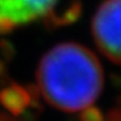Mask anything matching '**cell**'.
<instances>
[{
    "label": "cell",
    "instance_id": "obj_1",
    "mask_svg": "<svg viewBox=\"0 0 121 121\" xmlns=\"http://www.w3.org/2000/svg\"><path fill=\"white\" fill-rule=\"evenodd\" d=\"M37 85L50 106L65 112L90 107L103 89V70L95 54L77 43H62L44 54Z\"/></svg>",
    "mask_w": 121,
    "mask_h": 121
},
{
    "label": "cell",
    "instance_id": "obj_2",
    "mask_svg": "<svg viewBox=\"0 0 121 121\" xmlns=\"http://www.w3.org/2000/svg\"><path fill=\"white\" fill-rule=\"evenodd\" d=\"M91 34L102 54L121 66V0H103L91 21Z\"/></svg>",
    "mask_w": 121,
    "mask_h": 121
},
{
    "label": "cell",
    "instance_id": "obj_3",
    "mask_svg": "<svg viewBox=\"0 0 121 121\" xmlns=\"http://www.w3.org/2000/svg\"><path fill=\"white\" fill-rule=\"evenodd\" d=\"M59 0H0V35L47 17Z\"/></svg>",
    "mask_w": 121,
    "mask_h": 121
},
{
    "label": "cell",
    "instance_id": "obj_4",
    "mask_svg": "<svg viewBox=\"0 0 121 121\" xmlns=\"http://www.w3.org/2000/svg\"><path fill=\"white\" fill-rule=\"evenodd\" d=\"M31 103L32 98L28 89H25L18 84H10L0 90V104L14 116L25 112Z\"/></svg>",
    "mask_w": 121,
    "mask_h": 121
},
{
    "label": "cell",
    "instance_id": "obj_5",
    "mask_svg": "<svg viewBox=\"0 0 121 121\" xmlns=\"http://www.w3.org/2000/svg\"><path fill=\"white\" fill-rule=\"evenodd\" d=\"M80 121H104V115L98 107L90 106V107L82 109Z\"/></svg>",
    "mask_w": 121,
    "mask_h": 121
},
{
    "label": "cell",
    "instance_id": "obj_6",
    "mask_svg": "<svg viewBox=\"0 0 121 121\" xmlns=\"http://www.w3.org/2000/svg\"><path fill=\"white\" fill-rule=\"evenodd\" d=\"M104 121H121V108H113L108 112Z\"/></svg>",
    "mask_w": 121,
    "mask_h": 121
}]
</instances>
